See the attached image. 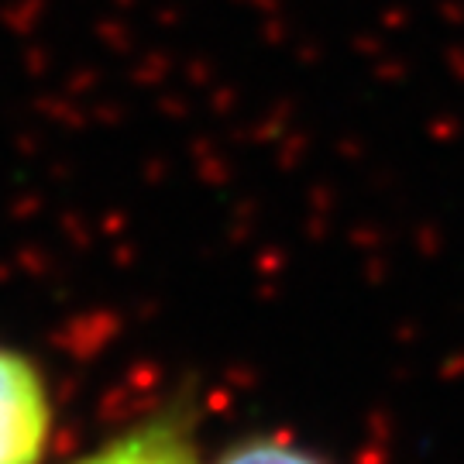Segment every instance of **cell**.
Listing matches in <instances>:
<instances>
[{
    "mask_svg": "<svg viewBox=\"0 0 464 464\" xmlns=\"http://www.w3.org/2000/svg\"><path fill=\"white\" fill-rule=\"evenodd\" d=\"M55 406L49 382L28 354L0 344V464H42Z\"/></svg>",
    "mask_w": 464,
    "mask_h": 464,
    "instance_id": "1",
    "label": "cell"
},
{
    "mask_svg": "<svg viewBox=\"0 0 464 464\" xmlns=\"http://www.w3.org/2000/svg\"><path fill=\"white\" fill-rule=\"evenodd\" d=\"M72 464H199L186 406L159 410Z\"/></svg>",
    "mask_w": 464,
    "mask_h": 464,
    "instance_id": "2",
    "label": "cell"
},
{
    "mask_svg": "<svg viewBox=\"0 0 464 464\" xmlns=\"http://www.w3.org/2000/svg\"><path fill=\"white\" fill-rule=\"evenodd\" d=\"M217 464H327V461L316 458L314 450L285 444V440L251 437V440H241L231 450H224Z\"/></svg>",
    "mask_w": 464,
    "mask_h": 464,
    "instance_id": "3",
    "label": "cell"
}]
</instances>
